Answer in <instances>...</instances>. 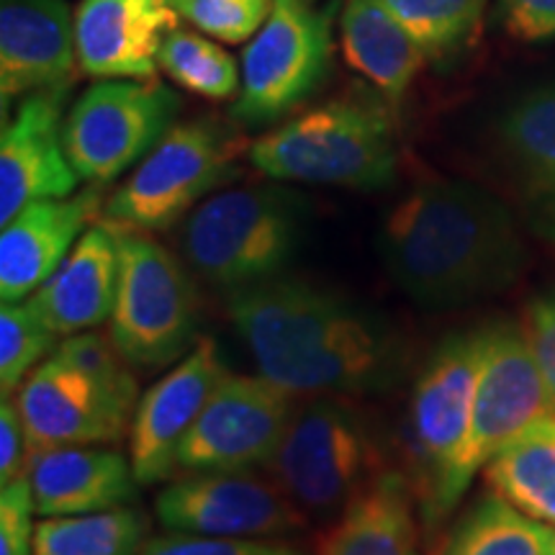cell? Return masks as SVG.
I'll list each match as a JSON object with an SVG mask.
<instances>
[{
	"mask_svg": "<svg viewBox=\"0 0 555 555\" xmlns=\"http://www.w3.org/2000/svg\"><path fill=\"white\" fill-rule=\"evenodd\" d=\"M440 555H555V527L527 517L491 491L453 525Z\"/></svg>",
	"mask_w": 555,
	"mask_h": 555,
	"instance_id": "25",
	"label": "cell"
},
{
	"mask_svg": "<svg viewBox=\"0 0 555 555\" xmlns=\"http://www.w3.org/2000/svg\"><path fill=\"white\" fill-rule=\"evenodd\" d=\"M155 515L168 532L242 540L288 538L309 522L281 486L253 470L172 478L155 499Z\"/></svg>",
	"mask_w": 555,
	"mask_h": 555,
	"instance_id": "13",
	"label": "cell"
},
{
	"mask_svg": "<svg viewBox=\"0 0 555 555\" xmlns=\"http://www.w3.org/2000/svg\"><path fill=\"white\" fill-rule=\"evenodd\" d=\"M69 88L24 95L0 134V224L24 206L44 198H67L80 178L62 144Z\"/></svg>",
	"mask_w": 555,
	"mask_h": 555,
	"instance_id": "16",
	"label": "cell"
},
{
	"mask_svg": "<svg viewBox=\"0 0 555 555\" xmlns=\"http://www.w3.org/2000/svg\"><path fill=\"white\" fill-rule=\"evenodd\" d=\"M294 414L296 393L266 376L227 373L185 435L178 470L208 474L268 466Z\"/></svg>",
	"mask_w": 555,
	"mask_h": 555,
	"instance_id": "12",
	"label": "cell"
},
{
	"mask_svg": "<svg viewBox=\"0 0 555 555\" xmlns=\"http://www.w3.org/2000/svg\"><path fill=\"white\" fill-rule=\"evenodd\" d=\"M103 185L67 198L24 206L0 234V298L26 301L57 270L93 219L101 217Z\"/></svg>",
	"mask_w": 555,
	"mask_h": 555,
	"instance_id": "19",
	"label": "cell"
},
{
	"mask_svg": "<svg viewBox=\"0 0 555 555\" xmlns=\"http://www.w3.org/2000/svg\"><path fill=\"white\" fill-rule=\"evenodd\" d=\"M157 65L176 86L211 101L232 99L240 90L242 69L221 47L193 31L172 29L159 47Z\"/></svg>",
	"mask_w": 555,
	"mask_h": 555,
	"instance_id": "29",
	"label": "cell"
},
{
	"mask_svg": "<svg viewBox=\"0 0 555 555\" xmlns=\"http://www.w3.org/2000/svg\"><path fill=\"white\" fill-rule=\"evenodd\" d=\"M525 335L530 339L532 352H535L540 371H543L545 384L555 401V291H547L530 304Z\"/></svg>",
	"mask_w": 555,
	"mask_h": 555,
	"instance_id": "36",
	"label": "cell"
},
{
	"mask_svg": "<svg viewBox=\"0 0 555 555\" xmlns=\"http://www.w3.org/2000/svg\"><path fill=\"white\" fill-rule=\"evenodd\" d=\"M227 314L260 376L296 397H367L406 376L409 345L386 317L307 278L227 296Z\"/></svg>",
	"mask_w": 555,
	"mask_h": 555,
	"instance_id": "1",
	"label": "cell"
},
{
	"mask_svg": "<svg viewBox=\"0 0 555 555\" xmlns=\"http://www.w3.org/2000/svg\"><path fill=\"white\" fill-rule=\"evenodd\" d=\"M178 18L176 0H82L75 11L80 69L101 80H155L159 47Z\"/></svg>",
	"mask_w": 555,
	"mask_h": 555,
	"instance_id": "17",
	"label": "cell"
},
{
	"mask_svg": "<svg viewBox=\"0 0 555 555\" xmlns=\"http://www.w3.org/2000/svg\"><path fill=\"white\" fill-rule=\"evenodd\" d=\"M139 555H309L301 547L283 540H242L206 538L189 532H168L150 538Z\"/></svg>",
	"mask_w": 555,
	"mask_h": 555,
	"instance_id": "32",
	"label": "cell"
},
{
	"mask_svg": "<svg viewBox=\"0 0 555 555\" xmlns=\"http://www.w3.org/2000/svg\"><path fill=\"white\" fill-rule=\"evenodd\" d=\"M499 26L525 44L555 39V0H499Z\"/></svg>",
	"mask_w": 555,
	"mask_h": 555,
	"instance_id": "34",
	"label": "cell"
},
{
	"mask_svg": "<svg viewBox=\"0 0 555 555\" xmlns=\"http://www.w3.org/2000/svg\"><path fill=\"white\" fill-rule=\"evenodd\" d=\"M307 219V198L278 180L219 191L185 219L183 255L208 286L234 296L286 275Z\"/></svg>",
	"mask_w": 555,
	"mask_h": 555,
	"instance_id": "6",
	"label": "cell"
},
{
	"mask_svg": "<svg viewBox=\"0 0 555 555\" xmlns=\"http://www.w3.org/2000/svg\"><path fill=\"white\" fill-rule=\"evenodd\" d=\"M525 219L532 234L555 249V180L527 185Z\"/></svg>",
	"mask_w": 555,
	"mask_h": 555,
	"instance_id": "37",
	"label": "cell"
},
{
	"mask_svg": "<svg viewBox=\"0 0 555 555\" xmlns=\"http://www.w3.org/2000/svg\"><path fill=\"white\" fill-rule=\"evenodd\" d=\"M227 365L211 337L198 339L172 371L139 397L131 422L129 461L139 486H155L178 470V450L227 376Z\"/></svg>",
	"mask_w": 555,
	"mask_h": 555,
	"instance_id": "15",
	"label": "cell"
},
{
	"mask_svg": "<svg viewBox=\"0 0 555 555\" xmlns=\"http://www.w3.org/2000/svg\"><path fill=\"white\" fill-rule=\"evenodd\" d=\"M37 512L29 478L5 483L0 491V555H31Z\"/></svg>",
	"mask_w": 555,
	"mask_h": 555,
	"instance_id": "33",
	"label": "cell"
},
{
	"mask_svg": "<svg viewBox=\"0 0 555 555\" xmlns=\"http://www.w3.org/2000/svg\"><path fill=\"white\" fill-rule=\"evenodd\" d=\"M29 457L31 446L24 416L18 412L16 399L3 397V404H0V483L5 486L26 478Z\"/></svg>",
	"mask_w": 555,
	"mask_h": 555,
	"instance_id": "35",
	"label": "cell"
},
{
	"mask_svg": "<svg viewBox=\"0 0 555 555\" xmlns=\"http://www.w3.org/2000/svg\"><path fill=\"white\" fill-rule=\"evenodd\" d=\"M268 468L307 519L324 525L386 470L376 433L345 397H314L296 409Z\"/></svg>",
	"mask_w": 555,
	"mask_h": 555,
	"instance_id": "7",
	"label": "cell"
},
{
	"mask_svg": "<svg viewBox=\"0 0 555 555\" xmlns=\"http://www.w3.org/2000/svg\"><path fill=\"white\" fill-rule=\"evenodd\" d=\"M29 446H119L131 435L139 386L111 335H69L16 391Z\"/></svg>",
	"mask_w": 555,
	"mask_h": 555,
	"instance_id": "3",
	"label": "cell"
},
{
	"mask_svg": "<svg viewBox=\"0 0 555 555\" xmlns=\"http://www.w3.org/2000/svg\"><path fill=\"white\" fill-rule=\"evenodd\" d=\"M242 152L245 139L224 121L204 116L178 124L103 204L99 221L114 232L168 229L240 178Z\"/></svg>",
	"mask_w": 555,
	"mask_h": 555,
	"instance_id": "8",
	"label": "cell"
},
{
	"mask_svg": "<svg viewBox=\"0 0 555 555\" xmlns=\"http://www.w3.org/2000/svg\"><path fill=\"white\" fill-rule=\"evenodd\" d=\"M483 358V327L453 332L429 352L414 380L406 422V455L422 532L433 540L466 496L463 455L478 367Z\"/></svg>",
	"mask_w": 555,
	"mask_h": 555,
	"instance_id": "4",
	"label": "cell"
},
{
	"mask_svg": "<svg viewBox=\"0 0 555 555\" xmlns=\"http://www.w3.org/2000/svg\"><path fill=\"white\" fill-rule=\"evenodd\" d=\"M249 165L278 183L376 191L397 178L393 116L380 101L337 99L255 139Z\"/></svg>",
	"mask_w": 555,
	"mask_h": 555,
	"instance_id": "5",
	"label": "cell"
},
{
	"mask_svg": "<svg viewBox=\"0 0 555 555\" xmlns=\"http://www.w3.org/2000/svg\"><path fill=\"white\" fill-rule=\"evenodd\" d=\"M176 90L155 80H103L73 103L62 144L80 180L106 185L144 159L172 129Z\"/></svg>",
	"mask_w": 555,
	"mask_h": 555,
	"instance_id": "10",
	"label": "cell"
},
{
	"mask_svg": "<svg viewBox=\"0 0 555 555\" xmlns=\"http://www.w3.org/2000/svg\"><path fill=\"white\" fill-rule=\"evenodd\" d=\"M116 237L121 275L108 335L131 367H168L196 345V286L183 262L147 232H116Z\"/></svg>",
	"mask_w": 555,
	"mask_h": 555,
	"instance_id": "9",
	"label": "cell"
},
{
	"mask_svg": "<svg viewBox=\"0 0 555 555\" xmlns=\"http://www.w3.org/2000/svg\"><path fill=\"white\" fill-rule=\"evenodd\" d=\"M150 517L137 506L73 517H44L34 530V555H139Z\"/></svg>",
	"mask_w": 555,
	"mask_h": 555,
	"instance_id": "26",
	"label": "cell"
},
{
	"mask_svg": "<svg viewBox=\"0 0 555 555\" xmlns=\"http://www.w3.org/2000/svg\"><path fill=\"white\" fill-rule=\"evenodd\" d=\"M486 483L527 517L555 527V414L486 463Z\"/></svg>",
	"mask_w": 555,
	"mask_h": 555,
	"instance_id": "24",
	"label": "cell"
},
{
	"mask_svg": "<svg viewBox=\"0 0 555 555\" xmlns=\"http://www.w3.org/2000/svg\"><path fill=\"white\" fill-rule=\"evenodd\" d=\"M273 0H176L180 18L191 21L208 37L242 44L262 29Z\"/></svg>",
	"mask_w": 555,
	"mask_h": 555,
	"instance_id": "31",
	"label": "cell"
},
{
	"mask_svg": "<svg viewBox=\"0 0 555 555\" xmlns=\"http://www.w3.org/2000/svg\"><path fill=\"white\" fill-rule=\"evenodd\" d=\"M37 515L73 517L137 504L139 486L131 461L108 446L47 448L29 457Z\"/></svg>",
	"mask_w": 555,
	"mask_h": 555,
	"instance_id": "20",
	"label": "cell"
},
{
	"mask_svg": "<svg viewBox=\"0 0 555 555\" xmlns=\"http://www.w3.org/2000/svg\"><path fill=\"white\" fill-rule=\"evenodd\" d=\"M330 60V13L314 9L311 0H273L268 21L242 54L232 119L242 127L283 119L319 88Z\"/></svg>",
	"mask_w": 555,
	"mask_h": 555,
	"instance_id": "11",
	"label": "cell"
},
{
	"mask_svg": "<svg viewBox=\"0 0 555 555\" xmlns=\"http://www.w3.org/2000/svg\"><path fill=\"white\" fill-rule=\"evenodd\" d=\"M553 414L555 401L525 330L509 322L483 327V358L463 455V481L470 486L491 457L527 427Z\"/></svg>",
	"mask_w": 555,
	"mask_h": 555,
	"instance_id": "14",
	"label": "cell"
},
{
	"mask_svg": "<svg viewBox=\"0 0 555 555\" xmlns=\"http://www.w3.org/2000/svg\"><path fill=\"white\" fill-rule=\"evenodd\" d=\"M422 522L412 481L384 470L317 540L314 555H422Z\"/></svg>",
	"mask_w": 555,
	"mask_h": 555,
	"instance_id": "22",
	"label": "cell"
},
{
	"mask_svg": "<svg viewBox=\"0 0 555 555\" xmlns=\"http://www.w3.org/2000/svg\"><path fill=\"white\" fill-rule=\"evenodd\" d=\"M75 18L65 0L0 3V99L69 88L78 73Z\"/></svg>",
	"mask_w": 555,
	"mask_h": 555,
	"instance_id": "18",
	"label": "cell"
},
{
	"mask_svg": "<svg viewBox=\"0 0 555 555\" xmlns=\"http://www.w3.org/2000/svg\"><path fill=\"white\" fill-rule=\"evenodd\" d=\"M57 350V335L34 314L29 301L0 309V388L3 397L18 391L39 363Z\"/></svg>",
	"mask_w": 555,
	"mask_h": 555,
	"instance_id": "30",
	"label": "cell"
},
{
	"mask_svg": "<svg viewBox=\"0 0 555 555\" xmlns=\"http://www.w3.org/2000/svg\"><path fill=\"white\" fill-rule=\"evenodd\" d=\"M409 31L427 60L446 62L474 39L486 0H378Z\"/></svg>",
	"mask_w": 555,
	"mask_h": 555,
	"instance_id": "28",
	"label": "cell"
},
{
	"mask_svg": "<svg viewBox=\"0 0 555 555\" xmlns=\"http://www.w3.org/2000/svg\"><path fill=\"white\" fill-rule=\"evenodd\" d=\"M339 31L347 65L373 82L391 106H399L416 73L429 62L422 47L378 0H345Z\"/></svg>",
	"mask_w": 555,
	"mask_h": 555,
	"instance_id": "23",
	"label": "cell"
},
{
	"mask_svg": "<svg viewBox=\"0 0 555 555\" xmlns=\"http://www.w3.org/2000/svg\"><path fill=\"white\" fill-rule=\"evenodd\" d=\"M378 255L416 307L450 309L515 286L527 249L515 214L468 180H429L386 214Z\"/></svg>",
	"mask_w": 555,
	"mask_h": 555,
	"instance_id": "2",
	"label": "cell"
},
{
	"mask_svg": "<svg viewBox=\"0 0 555 555\" xmlns=\"http://www.w3.org/2000/svg\"><path fill=\"white\" fill-rule=\"evenodd\" d=\"M499 142L527 185L555 180V82L525 93L499 119Z\"/></svg>",
	"mask_w": 555,
	"mask_h": 555,
	"instance_id": "27",
	"label": "cell"
},
{
	"mask_svg": "<svg viewBox=\"0 0 555 555\" xmlns=\"http://www.w3.org/2000/svg\"><path fill=\"white\" fill-rule=\"evenodd\" d=\"M119 275V237L95 221L65 262L26 301L57 337L78 335L99 327L114 314Z\"/></svg>",
	"mask_w": 555,
	"mask_h": 555,
	"instance_id": "21",
	"label": "cell"
}]
</instances>
